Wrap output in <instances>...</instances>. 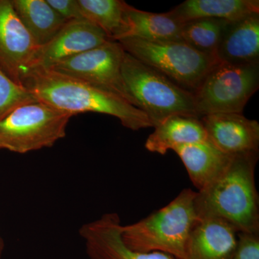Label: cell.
I'll return each mask as SVG.
<instances>
[{"label": "cell", "instance_id": "1", "mask_svg": "<svg viewBox=\"0 0 259 259\" xmlns=\"http://www.w3.org/2000/svg\"><path fill=\"white\" fill-rule=\"evenodd\" d=\"M21 83L37 101L73 115L96 112L113 116L132 131L153 127L144 111L120 97L50 69L27 71Z\"/></svg>", "mask_w": 259, "mask_h": 259}, {"label": "cell", "instance_id": "2", "mask_svg": "<svg viewBox=\"0 0 259 259\" xmlns=\"http://www.w3.org/2000/svg\"><path fill=\"white\" fill-rule=\"evenodd\" d=\"M258 152L234 155L226 169L196 194L199 218H213L238 233H258L259 197L255 182Z\"/></svg>", "mask_w": 259, "mask_h": 259}, {"label": "cell", "instance_id": "3", "mask_svg": "<svg viewBox=\"0 0 259 259\" xmlns=\"http://www.w3.org/2000/svg\"><path fill=\"white\" fill-rule=\"evenodd\" d=\"M196 194L185 189L165 207L139 222L122 226L124 243L135 251L160 252L186 259L187 242L199 221L194 204Z\"/></svg>", "mask_w": 259, "mask_h": 259}, {"label": "cell", "instance_id": "4", "mask_svg": "<svg viewBox=\"0 0 259 259\" xmlns=\"http://www.w3.org/2000/svg\"><path fill=\"white\" fill-rule=\"evenodd\" d=\"M122 78L129 93L153 123V127L172 115L199 117L194 94L158 71L125 53Z\"/></svg>", "mask_w": 259, "mask_h": 259}, {"label": "cell", "instance_id": "5", "mask_svg": "<svg viewBox=\"0 0 259 259\" xmlns=\"http://www.w3.org/2000/svg\"><path fill=\"white\" fill-rule=\"evenodd\" d=\"M73 116L42 102L22 105L0 120V149L23 154L52 147Z\"/></svg>", "mask_w": 259, "mask_h": 259}, {"label": "cell", "instance_id": "6", "mask_svg": "<svg viewBox=\"0 0 259 259\" xmlns=\"http://www.w3.org/2000/svg\"><path fill=\"white\" fill-rule=\"evenodd\" d=\"M118 42L127 54L194 94L218 61L183 41L153 42L131 37Z\"/></svg>", "mask_w": 259, "mask_h": 259}, {"label": "cell", "instance_id": "7", "mask_svg": "<svg viewBox=\"0 0 259 259\" xmlns=\"http://www.w3.org/2000/svg\"><path fill=\"white\" fill-rule=\"evenodd\" d=\"M258 88L259 64L218 61L194 93L197 114L242 113Z\"/></svg>", "mask_w": 259, "mask_h": 259}, {"label": "cell", "instance_id": "8", "mask_svg": "<svg viewBox=\"0 0 259 259\" xmlns=\"http://www.w3.org/2000/svg\"><path fill=\"white\" fill-rule=\"evenodd\" d=\"M125 53L120 42L108 40L49 69L115 94L138 107L122 78L121 69Z\"/></svg>", "mask_w": 259, "mask_h": 259}, {"label": "cell", "instance_id": "9", "mask_svg": "<svg viewBox=\"0 0 259 259\" xmlns=\"http://www.w3.org/2000/svg\"><path fill=\"white\" fill-rule=\"evenodd\" d=\"M108 40L106 34L90 22L68 21L50 41L37 48L23 75L30 70L49 69L59 61L101 46Z\"/></svg>", "mask_w": 259, "mask_h": 259}, {"label": "cell", "instance_id": "10", "mask_svg": "<svg viewBox=\"0 0 259 259\" xmlns=\"http://www.w3.org/2000/svg\"><path fill=\"white\" fill-rule=\"evenodd\" d=\"M37 48L11 0H0V69L15 83L23 85L24 71Z\"/></svg>", "mask_w": 259, "mask_h": 259}, {"label": "cell", "instance_id": "11", "mask_svg": "<svg viewBox=\"0 0 259 259\" xmlns=\"http://www.w3.org/2000/svg\"><path fill=\"white\" fill-rule=\"evenodd\" d=\"M120 217L106 213L98 219L85 223L79 229L90 259H177L160 252L141 253L131 250L122 238Z\"/></svg>", "mask_w": 259, "mask_h": 259}, {"label": "cell", "instance_id": "12", "mask_svg": "<svg viewBox=\"0 0 259 259\" xmlns=\"http://www.w3.org/2000/svg\"><path fill=\"white\" fill-rule=\"evenodd\" d=\"M200 120L211 144L227 154L258 152L259 123L243 113H214Z\"/></svg>", "mask_w": 259, "mask_h": 259}, {"label": "cell", "instance_id": "13", "mask_svg": "<svg viewBox=\"0 0 259 259\" xmlns=\"http://www.w3.org/2000/svg\"><path fill=\"white\" fill-rule=\"evenodd\" d=\"M238 232L218 218H199L186 248V259H233Z\"/></svg>", "mask_w": 259, "mask_h": 259}, {"label": "cell", "instance_id": "14", "mask_svg": "<svg viewBox=\"0 0 259 259\" xmlns=\"http://www.w3.org/2000/svg\"><path fill=\"white\" fill-rule=\"evenodd\" d=\"M216 57L229 64H259V13L228 22Z\"/></svg>", "mask_w": 259, "mask_h": 259}, {"label": "cell", "instance_id": "15", "mask_svg": "<svg viewBox=\"0 0 259 259\" xmlns=\"http://www.w3.org/2000/svg\"><path fill=\"white\" fill-rule=\"evenodd\" d=\"M173 151L183 162L198 191L214 182L226 169L233 156L223 152L209 141L182 145Z\"/></svg>", "mask_w": 259, "mask_h": 259}, {"label": "cell", "instance_id": "16", "mask_svg": "<svg viewBox=\"0 0 259 259\" xmlns=\"http://www.w3.org/2000/svg\"><path fill=\"white\" fill-rule=\"evenodd\" d=\"M208 141L200 118L193 116L172 115L154 127L145 147L150 152L165 155L182 145Z\"/></svg>", "mask_w": 259, "mask_h": 259}, {"label": "cell", "instance_id": "17", "mask_svg": "<svg viewBox=\"0 0 259 259\" xmlns=\"http://www.w3.org/2000/svg\"><path fill=\"white\" fill-rule=\"evenodd\" d=\"M167 13L181 23L202 18L231 22L246 15L259 13V1L187 0Z\"/></svg>", "mask_w": 259, "mask_h": 259}, {"label": "cell", "instance_id": "18", "mask_svg": "<svg viewBox=\"0 0 259 259\" xmlns=\"http://www.w3.org/2000/svg\"><path fill=\"white\" fill-rule=\"evenodd\" d=\"M127 30L125 37H137L146 41H183L181 23L168 13H153L136 9L127 4L125 8ZM184 42V41H183Z\"/></svg>", "mask_w": 259, "mask_h": 259}, {"label": "cell", "instance_id": "19", "mask_svg": "<svg viewBox=\"0 0 259 259\" xmlns=\"http://www.w3.org/2000/svg\"><path fill=\"white\" fill-rule=\"evenodd\" d=\"M15 13L37 47L50 41L67 23L47 0H11Z\"/></svg>", "mask_w": 259, "mask_h": 259}, {"label": "cell", "instance_id": "20", "mask_svg": "<svg viewBox=\"0 0 259 259\" xmlns=\"http://www.w3.org/2000/svg\"><path fill=\"white\" fill-rule=\"evenodd\" d=\"M83 18L101 29L109 40L118 41L127 30L125 8L121 0H78Z\"/></svg>", "mask_w": 259, "mask_h": 259}, {"label": "cell", "instance_id": "21", "mask_svg": "<svg viewBox=\"0 0 259 259\" xmlns=\"http://www.w3.org/2000/svg\"><path fill=\"white\" fill-rule=\"evenodd\" d=\"M228 22L212 18L186 22L182 25V40L196 51L217 58L218 47Z\"/></svg>", "mask_w": 259, "mask_h": 259}, {"label": "cell", "instance_id": "22", "mask_svg": "<svg viewBox=\"0 0 259 259\" xmlns=\"http://www.w3.org/2000/svg\"><path fill=\"white\" fill-rule=\"evenodd\" d=\"M36 101L30 90L15 83L0 69V120L18 107Z\"/></svg>", "mask_w": 259, "mask_h": 259}, {"label": "cell", "instance_id": "23", "mask_svg": "<svg viewBox=\"0 0 259 259\" xmlns=\"http://www.w3.org/2000/svg\"><path fill=\"white\" fill-rule=\"evenodd\" d=\"M233 259H259V232H239Z\"/></svg>", "mask_w": 259, "mask_h": 259}, {"label": "cell", "instance_id": "24", "mask_svg": "<svg viewBox=\"0 0 259 259\" xmlns=\"http://www.w3.org/2000/svg\"><path fill=\"white\" fill-rule=\"evenodd\" d=\"M58 14L66 21L84 20L78 0H47Z\"/></svg>", "mask_w": 259, "mask_h": 259}, {"label": "cell", "instance_id": "25", "mask_svg": "<svg viewBox=\"0 0 259 259\" xmlns=\"http://www.w3.org/2000/svg\"><path fill=\"white\" fill-rule=\"evenodd\" d=\"M3 249H4V241H3V238L0 235V259H1L2 255H3Z\"/></svg>", "mask_w": 259, "mask_h": 259}]
</instances>
